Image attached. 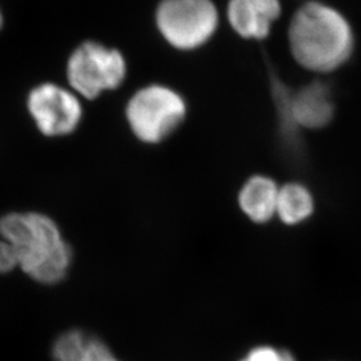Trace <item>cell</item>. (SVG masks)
Segmentation results:
<instances>
[{"label": "cell", "mask_w": 361, "mask_h": 361, "mask_svg": "<svg viewBox=\"0 0 361 361\" xmlns=\"http://www.w3.org/2000/svg\"><path fill=\"white\" fill-rule=\"evenodd\" d=\"M16 269H19V262L13 246L0 238V274H8Z\"/></svg>", "instance_id": "obj_13"}, {"label": "cell", "mask_w": 361, "mask_h": 361, "mask_svg": "<svg viewBox=\"0 0 361 361\" xmlns=\"http://www.w3.org/2000/svg\"><path fill=\"white\" fill-rule=\"evenodd\" d=\"M240 361H296L288 350L271 345H259L250 349Z\"/></svg>", "instance_id": "obj_12"}, {"label": "cell", "mask_w": 361, "mask_h": 361, "mask_svg": "<svg viewBox=\"0 0 361 361\" xmlns=\"http://www.w3.org/2000/svg\"><path fill=\"white\" fill-rule=\"evenodd\" d=\"M126 121L141 142H162L185 121L188 106L178 91L149 85L135 91L126 104Z\"/></svg>", "instance_id": "obj_3"}, {"label": "cell", "mask_w": 361, "mask_h": 361, "mask_svg": "<svg viewBox=\"0 0 361 361\" xmlns=\"http://www.w3.org/2000/svg\"><path fill=\"white\" fill-rule=\"evenodd\" d=\"M279 186L267 176H253L238 193V205L246 217L256 224H265L276 216Z\"/></svg>", "instance_id": "obj_10"}, {"label": "cell", "mask_w": 361, "mask_h": 361, "mask_svg": "<svg viewBox=\"0 0 361 361\" xmlns=\"http://www.w3.org/2000/svg\"><path fill=\"white\" fill-rule=\"evenodd\" d=\"M26 109L39 133L49 138L74 133L83 116L77 94L52 82L39 83L28 91Z\"/></svg>", "instance_id": "obj_6"}, {"label": "cell", "mask_w": 361, "mask_h": 361, "mask_svg": "<svg viewBox=\"0 0 361 361\" xmlns=\"http://www.w3.org/2000/svg\"><path fill=\"white\" fill-rule=\"evenodd\" d=\"M155 25L171 47L193 51L216 34L219 10L213 0H161L155 10Z\"/></svg>", "instance_id": "obj_4"}, {"label": "cell", "mask_w": 361, "mask_h": 361, "mask_svg": "<svg viewBox=\"0 0 361 361\" xmlns=\"http://www.w3.org/2000/svg\"><path fill=\"white\" fill-rule=\"evenodd\" d=\"M281 13L280 0H229L226 15L241 38L262 40Z\"/></svg>", "instance_id": "obj_8"}, {"label": "cell", "mask_w": 361, "mask_h": 361, "mask_svg": "<svg viewBox=\"0 0 361 361\" xmlns=\"http://www.w3.org/2000/svg\"><path fill=\"white\" fill-rule=\"evenodd\" d=\"M3 26H4V15H3L1 7H0V30L3 28Z\"/></svg>", "instance_id": "obj_14"}, {"label": "cell", "mask_w": 361, "mask_h": 361, "mask_svg": "<svg viewBox=\"0 0 361 361\" xmlns=\"http://www.w3.org/2000/svg\"><path fill=\"white\" fill-rule=\"evenodd\" d=\"M288 39L297 63L320 74L344 65L355 47L353 31L344 15L320 1H310L297 10Z\"/></svg>", "instance_id": "obj_2"}, {"label": "cell", "mask_w": 361, "mask_h": 361, "mask_svg": "<svg viewBox=\"0 0 361 361\" xmlns=\"http://www.w3.org/2000/svg\"><path fill=\"white\" fill-rule=\"evenodd\" d=\"M66 74L77 95L95 99L106 91L116 90L125 82L128 63L119 50L86 40L71 52Z\"/></svg>", "instance_id": "obj_5"}, {"label": "cell", "mask_w": 361, "mask_h": 361, "mask_svg": "<svg viewBox=\"0 0 361 361\" xmlns=\"http://www.w3.org/2000/svg\"><path fill=\"white\" fill-rule=\"evenodd\" d=\"M0 238L13 246L19 269L32 281L55 285L63 281L73 250L58 224L39 212H11L0 217Z\"/></svg>", "instance_id": "obj_1"}, {"label": "cell", "mask_w": 361, "mask_h": 361, "mask_svg": "<svg viewBox=\"0 0 361 361\" xmlns=\"http://www.w3.org/2000/svg\"><path fill=\"white\" fill-rule=\"evenodd\" d=\"M274 89L283 119L290 129H322L332 121L335 106L323 83L314 82L297 91L279 83Z\"/></svg>", "instance_id": "obj_7"}, {"label": "cell", "mask_w": 361, "mask_h": 361, "mask_svg": "<svg viewBox=\"0 0 361 361\" xmlns=\"http://www.w3.org/2000/svg\"><path fill=\"white\" fill-rule=\"evenodd\" d=\"M314 202L310 190L301 183H286L279 189L276 214L286 225H297L313 213Z\"/></svg>", "instance_id": "obj_11"}, {"label": "cell", "mask_w": 361, "mask_h": 361, "mask_svg": "<svg viewBox=\"0 0 361 361\" xmlns=\"http://www.w3.org/2000/svg\"><path fill=\"white\" fill-rule=\"evenodd\" d=\"M55 361H121L97 336L73 329L59 336L52 345Z\"/></svg>", "instance_id": "obj_9"}]
</instances>
